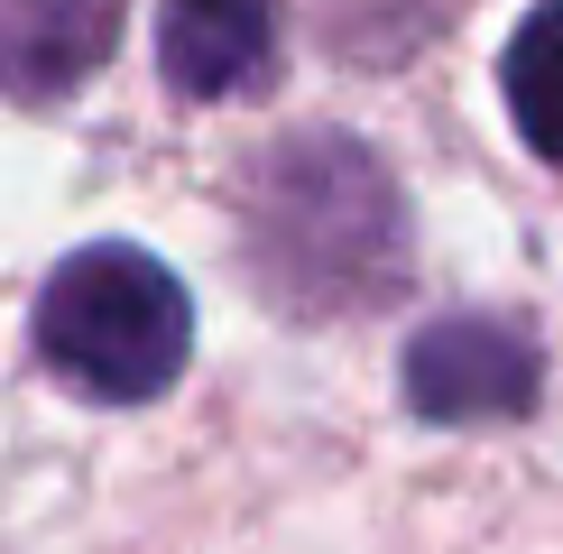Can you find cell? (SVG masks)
<instances>
[{
	"label": "cell",
	"mask_w": 563,
	"mask_h": 554,
	"mask_svg": "<svg viewBox=\"0 0 563 554\" xmlns=\"http://www.w3.org/2000/svg\"><path fill=\"white\" fill-rule=\"evenodd\" d=\"M157 65H167V84L195 92V102L268 84L277 0H167V19H157Z\"/></svg>",
	"instance_id": "277c9868"
},
{
	"label": "cell",
	"mask_w": 563,
	"mask_h": 554,
	"mask_svg": "<svg viewBox=\"0 0 563 554\" xmlns=\"http://www.w3.org/2000/svg\"><path fill=\"white\" fill-rule=\"evenodd\" d=\"M499 92H508L518 138L563 167V0L518 19V37H508V56H499Z\"/></svg>",
	"instance_id": "8992f818"
},
{
	"label": "cell",
	"mask_w": 563,
	"mask_h": 554,
	"mask_svg": "<svg viewBox=\"0 0 563 554\" xmlns=\"http://www.w3.org/2000/svg\"><path fill=\"white\" fill-rule=\"evenodd\" d=\"M250 268L296 314H351L379 306L407 277V203L388 167L342 130H305L268 148L250 185Z\"/></svg>",
	"instance_id": "6da1fadb"
},
{
	"label": "cell",
	"mask_w": 563,
	"mask_h": 554,
	"mask_svg": "<svg viewBox=\"0 0 563 554\" xmlns=\"http://www.w3.org/2000/svg\"><path fill=\"white\" fill-rule=\"evenodd\" d=\"M111 0H0V92L56 102L111 56Z\"/></svg>",
	"instance_id": "5b68a950"
},
{
	"label": "cell",
	"mask_w": 563,
	"mask_h": 554,
	"mask_svg": "<svg viewBox=\"0 0 563 554\" xmlns=\"http://www.w3.org/2000/svg\"><path fill=\"white\" fill-rule=\"evenodd\" d=\"M536 342L508 314H443L407 342V398L434 425H499V416L536 407Z\"/></svg>",
	"instance_id": "3957f363"
},
{
	"label": "cell",
	"mask_w": 563,
	"mask_h": 554,
	"mask_svg": "<svg viewBox=\"0 0 563 554\" xmlns=\"http://www.w3.org/2000/svg\"><path fill=\"white\" fill-rule=\"evenodd\" d=\"M37 352L65 388H84L102 407H139L157 388H176L185 352H195V314L148 250L92 241L75 259H56V277L37 287Z\"/></svg>",
	"instance_id": "7a4b0ae2"
}]
</instances>
